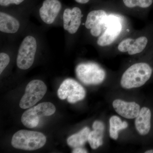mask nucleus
<instances>
[{"label": "nucleus", "instance_id": "nucleus-14", "mask_svg": "<svg viewBox=\"0 0 153 153\" xmlns=\"http://www.w3.org/2000/svg\"><path fill=\"white\" fill-rule=\"evenodd\" d=\"M92 128L93 130L90 131L88 141L91 149H96L103 144L105 126L103 123L96 120L94 123Z\"/></svg>", "mask_w": 153, "mask_h": 153}, {"label": "nucleus", "instance_id": "nucleus-7", "mask_svg": "<svg viewBox=\"0 0 153 153\" xmlns=\"http://www.w3.org/2000/svg\"><path fill=\"white\" fill-rule=\"evenodd\" d=\"M86 94L84 88L76 80L72 79L64 80L57 91L60 100L66 99L70 103H74L85 98Z\"/></svg>", "mask_w": 153, "mask_h": 153}, {"label": "nucleus", "instance_id": "nucleus-9", "mask_svg": "<svg viewBox=\"0 0 153 153\" xmlns=\"http://www.w3.org/2000/svg\"><path fill=\"white\" fill-rule=\"evenodd\" d=\"M107 16L103 10L91 11L88 14L85 23V27L90 30L91 34L94 37L100 36Z\"/></svg>", "mask_w": 153, "mask_h": 153}, {"label": "nucleus", "instance_id": "nucleus-5", "mask_svg": "<svg viewBox=\"0 0 153 153\" xmlns=\"http://www.w3.org/2000/svg\"><path fill=\"white\" fill-rule=\"evenodd\" d=\"M47 91V85L43 81L39 79L30 81L26 88L19 106L22 109L32 107L43 98Z\"/></svg>", "mask_w": 153, "mask_h": 153}, {"label": "nucleus", "instance_id": "nucleus-3", "mask_svg": "<svg viewBox=\"0 0 153 153\" xmlns=\"http://www.w3.org/2000/svg\"><path fill=\"white\" fill-rule=\"evenodd\" d=\"M77 78L85 85H97L104 81L105 71L96 63H80L76 66Z\"/></svg>", "mask_w": 153, "mask_h": 153}, {"label": "nucleus", "instance_id": "nucleus-8", "mask_svg": "<svg viewBox=\"0 0 153 153\" xmlns=\"http://www.w3.org/2000/svg\"><path fill=\"white\" fill-rule=\"evenodd\" d=\"M104 27L106 29L97 41L99 46L102 47H106L112 44L117 39L122 31L120 20L117 17L114 16H107Z\"/></svg>", "mask_w": 153, "mask_h": 153}, {"label": "nucleus", "instance_id": "nucleus-16", "mask_svg": "<svg viewBox=\"0 0 153 153\" xmlns=\"http://www.w3.org/2000/svg\"><path fill=\"white\" fill-rule=\"evenodd\" d=\"M90 132L89 128H84L79 132L69 137L67 139V143L71 148L81 147L88 141Z\"/></svg>", "mask_w": 153, "mask_h": 153}, {"label": "nucleus", "instance_id": "nucleus-13", "mask_svg": "<svg viewBox=\"0 0 153 153\" xmlns=\"http://www.w3.org/2000/svg\"><path fill=\"white\" fill-rule=\"evenodd\" d=\"M152 113L149 108L143 107L136 118L135 125L139 133L146 135L149 132L151 127Z\"/></svg>", "mask_w": 153, "mask_h": 153}, {"label": "nucleus", "instance_id": "nucleus-1", "mask_svg": "<svg viewBox=\"0 0 153 153\" xmlns=\"http://www.w3.org/2000/svg\"><path fill=\"white\" fill-rule=\"evenodd\" d=\"M152 73V68L148 63H135L130 66L123 74L121 85L126 89L140 87L149 79Z\"/></svg>", "mask_w": 153, "mask_h": 153}, {"label": "nucleus", "instance_id": "nucleus-15", "mask_svg": "<svg viewBox=\"0 0 153 153\" xmlns=\"http://www.w3.org/2000/svg\"><path fill=\"white\" fill-rule=\"evenodd\" d=\"M20 27V23L16 19L8 14L0 13V31L3 33H15Z\"/></svg>", "mask_w": 153, "mask_h": 153}, {"label": "nucleus", "instance_id": "nucleus-22", "mask_svg": "<svg viewBox=\"0 0 153 153\" xmlns=\"http://www.w3.org/2000/svg\"><path fill=\"white\" fill-rule=\"evenodd\" d=\"M24 0H0V5L2 6H8L11 4L19 5Z\"/></svg>", "mask_w": 153, "mask_h": 153}, {"label": "nucleus", "instance_id": "nucleus-24", "mask_svg": "<svg viewBox=\"0 0 153 153\" xmlns=\"http://www.w3.org/2000/svg\"><path fill=\"white\" fill-rule=\"evenodd\" d=\"M76 2L79 4H84L87 3L89 1V0H75Z\"/></svg>", "mask_w": 153, "mask_h": 153}, {"label": "nucleus", "instance_id": "nucleus-6", "mask_svg": "<svg viewBox=\"0 0 153 153\" xmlns=\"http://www.w3.org/2000/svg\"><path fill=\"white\" fill-rule=\"evenodd\" d=\"M37 42L33 36H27L21 44L18 52L17 65L19 68L26 70L31 67L35 60Z\"/></svg>", "mask_w": 153, "mask_h": 153}, {"label": "nucleus", "instance_id": "nucleus-11", "mask_svg": "<svg viewBox=\"0 0 153 153\" xmlns=\"http://www.w3.org/2000/svg\"><path fill=\"white\" fill-rule=\"evenodd\" d=\"M61 9V4L58 0H45L39 10L42 21L48 25L53 23Z\"/></svg>", "mask_w": 153, "mask_h": 153}, {"label": "nucleus", "instance_id": "nucleus-17", "mask_svg": "<svg viewBox=\"0 0 153 153\" xmlns=\"http://www.w3.org/2000/svg\"><path fill=\"white\" fill-rule=\"evenodd\" d=\"M110 136L113 139L116 140L118 137L119 132L126 128L128 124L126 121L122 122L121 119L117 116H113L110 119Z\"/></svg>", "mask_w": 153, "mask_h": 153}, {"label": "nucleus", "instance_id": "nucleus-19", "mask_svg": "<svg viewBox=\"0 0 153 153\" xmlns=\"http://www.w3.org/2000/svg\"><path fill=\"white\" fill-rule=\"evenodd\" d=\"M153 0H123L124 4L128 8L139 7L146 8L152 4Z\"/></svg>", "mask_w": 153, "mask_h": 153}, {"label": "nucleus", "instance_id": "nucleus-18", "mask_svg": "<svg viewBox=\"0 0 153 153\" xmlns=\"http://www.w3.org/2000/svg\"><path fill=\"white\" fill-rule=\"evenodd\" d=\"M148 42L147 38L145 36H141L135 40L133 39L130 45L128 54L134 55L143 52L146 47Z\"/></svg>", "mask_w": 153, "mask_h": 153}, {"label": "nucleus", "instance_id": "nucleus-25", "mask_svg": "<svg viewBox=\"0 0 153 153\" xmlns=\"http://www.w3.org/2000/svg\"><path fill=\"white\" fill-rule=\"evenodd\" d=\"M146 153H153V149L152 150H148L146 151L145 152Z\"/></svg>", "mask_w": 153, "mask_h": 153}, {"label": "nucleus", "instance_id": "nucleus-20", "mask_svg": "<svg viewBox=\"0 0 153 153\" xmlns=\"http://www.w3.org/2000/svg\"><path fill=\"white\" fill-rule=\"evenodd\" d=\"M10 61V57L7 54L3 52L1 53L0 54V74H1L5 68L8 66Z\"/></svg>", "mask_w": 153, "mask_h": 153}, {"label": "nucleus", "instance_id": "nucleus-21", "mask_svg": "<svg viewBox=\"0 0 153 153\" xmlns=\"http://www.w3.org/2000/svg\"><path fill=\"white\" fill-rule=\"evenodd\" d=\"M132 40L131 38H128L121 41L118 46L119 51L122 52H128L130 45Z\"/></svg>", "mask_w": 153, "mask_h": 153}, {"label": "nucleus", "instance_id": "nucleus-4", "mask_svg": "<svg viewBox=\"0 0 153 153\" xmlns=\"http://www.w3.org/2000/svg\"><path fill=\"white\" fill-rule=\"evenodd\" d=\"M55 111L56 108L51 102H42L26 111L22 114L21 120L25 126L34 128L38 126L41 117L52 115Z\"/></svg>", "mask_w": 153, "mask_h": 153}, {"label": "nucleus", "instance_id": "nucleus-12", "mask_svg": "<svg viewBox=\"0 0 153 153\" xmlns=\"http://www.w3.org/2000/svg\"><path fill=\"white\" fill-rule=\"evenodd\" d=\"M112 105L118 114L129 119L136 118L140 110L139 105L134 102H127L121 100H115Z\"/></svg>", "mask_w": 153, "mask_h": 153}, {"label": "nucleus", "instance_id": "nucleus-10", "mask_svg": "<svg viewBox=\"0 0 153 153\" xmlns=\"http://www.w3.org/2000/svg\"><path fill=\"white\" fill-rule=\"evenodd\" d=\"M82 12L79 8L66 9L63 15V28L70 34L77 32L81 24Z\"/></svg>", "mask_w": 153, "mask_h": 153}, {"label": "nucleus", "instance_id": "nucleus-2", "mask_svg": "<svg viewBox=\"0 0 153 153\" xmlns=\"http://www.w3.org/2000/svg\"><path fill=\"white\" fill-rule=\"evenodd\" d=\"M46 141V137L42 133L22 130L14 134L11 144L16 149L34 151L43 147Z\"/></svg>", "mask_w": 153, "mask_h": 153}, {"label": "nucleus", "instance_id": "nucleus-23", "mask_svg": "<svg viewBox=\"0 0 153 153\" xmlns=\"http://www.w3.org/2000/svg\"><path fill=\"white\" fill-rule=\"evenodd\" d=\"M73 153H88L87 150L85 149H83L81 147L74 148V150L72 151Z\"/></svg>", "mask_w": 153, "mask_h": 153}]
</instances>
